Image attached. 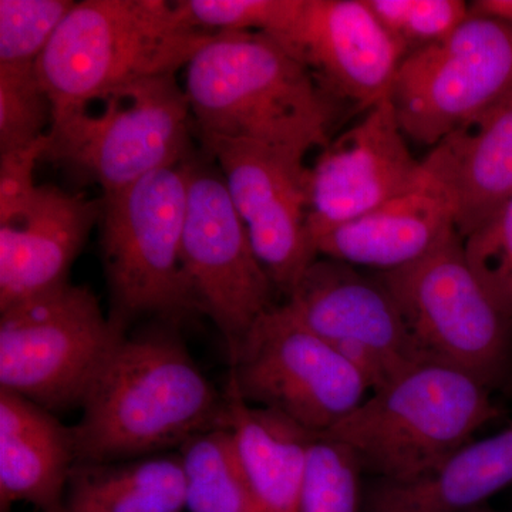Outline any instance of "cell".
<instances>
[{"label":"cell","instance_id":"cell-1","mask_svg":"<svg viewBox=\"0 0 512 512\" xmlns=\"http://www.w3.org/2000/svg\"><path fill=\"white\" fill-rule=\"evenodd\" d=\"M74 424L79 463H110L178 450L228 426V400L187 346L168 332L124 336L101 367Z\"/></svg>","mask_w":512,"mask_h":512},{"label":"cell","instance_id":"cell-2","mask_svg":"<svg viewBox=\"0 0 512 512\" xmlns=\"http://www.w3.org/2000/svg\"><path fill=\"white\" fill-rule=\"evenodd\" d=\"M184 69L183 89L200 138L305 154L329 143L338 104L274 37L211 33Z\"/></svg>","mask_w":512,"mask_h":512},{"label":"cell","instance_id":"cell-3","mask_svg":"<svg viewBox=\"0 0 512 512\" xmlns=\"http://www.w3.org/2000/svg\"><path fill=\"white\" fill-rule=\"evenodd\" d=\"M210 35L185 23L174 2H76L36 63L53 120L131 84L173 76Z\"/></svg>","mask_w":512,"mask_h":512},{"label":"cell","instance_id":"cell-4","mask_svg":"<svg viewBox=\"0 0 512 512\" xmlns=\"http://www.w3.org/2000/svg\"><path fill=\"white\" fill-rule=\"evenodd\" d=\"M493 390L440 360L414 363L328 431L382 480L426 470L476 440L500 410Z\"/></svg>","mask_w":512,"mask_h":512},{"label":"cell","instance_id":"cell-5","mask_svg":"<svg viewBox=\"0 0 512 512\" xmlns=\"http://www.w3.org/2000/svg\"><path fill=\"white\" fill-rule=\"evenodd\" d=\"M190 160L101 200V252L113 299L110 318L124 329L137 316L160 315L177 322L197 313L181 266Z\"/></svg>","mask_w":512,"mask_h":512},{"label":"cell","instance_id":"cell-6","mask_svg":"<svg viewBox=\"0 0 512 512\" xmlns=\"http://www.w3.org/2000/svg\"><path fill=\"white\" fill-rule=\"evenodd\" d=\"M126 329L70 282L0 311V389L49 412L82 407Z\"/></svg>","mask_w":512,"mask_h":512},{"label":"cell","instance_id":"cell-7","mask_svg":"<svg viewBox=\"0 0 512 512\" xmlns=\"http://www.w3.org/2000/svg\"><path fill=\"white\" fill-rule=\"evenodd\" d=\"M52 121L46 158L100 185L103 195L190 160L194 126L173 76L131 84Z\"/></svg>","mask_w":512,"mask_h":512},{"label":"cell","instance_id":"cell-8","mask_svg":"<svg viewBox=\"0 0 512 512\" xmlns=\"http://www.w3.org/2000/svg\"><path fill=\"white\" fill-rule=\"evenodd\" d=\"M375 274L393 293L424 355L491 390L510 386L512 322L474 274L458 232L419 261Z\"/></svg>","mask_w":512,"mask_h":512},{"label":"cell","instance_id":"cell-9","mask_svg":"<svg viewBox=\"0 0 512 512\" xmlns=\"http://www.w3.org/2000/svg\"><path fill=\"white\" fill-rule=\"evenodd\" d=\"M229 359L228 386L242 400L315 434L338 426L372 393L366 377L286 302L256 320Z\"/></svg>","mask_w":512,"mask_h":512},{"label":"cell","instance_id":"cell-10","mask_svg":"<svg viewBox=\"0 0 512 512\" xmlns=\"http://www.w3.org/2000/svg\"><path fill=\"white\" fill-rule=\"evenodd\" d=\"M181 266L195 312L220 330L231 357L274 308L275 286L256 258L220 168L192 156Z\"/></svg>","mask_w":512,"mask_h":512},{"label":"cell","instance_id":"cell-11","mask_svg":"<svg viewBox=\"0 0 512 512\" xmlns=\"http://www.w3.org/2000/svg\"><path fill=\"white\" fill-rule=\"evenodd\" d=\"M512 92V25L473 15L436 45L404 57L392 101L407 138L433 148Z\"/></svg>","mask_w":512,"mask_h":512},{"label":"cell","instance_id":"cell-12","mask_svg":"<svg viewBox=\"0 0 512 512\" xmlns=\"http://www.w3.org/2000/svg\"><path fill=\"white\" fill-rule=\"evenodd\" d=\"M201 143L220 168L259 264L288 298L319 256L309 229L306 154L224 138Z\"/></svg>","mask_w":512,"mask_h":512},{"label":"cell","instance_id":"cell-13","mask_svg":"<svg viewBox=\"0 0 512 512\" xmlns=\"http://www.w3.org/2000/svg\"><path fill=\"white\" fill-rule=\"evenodd\" d=\"M286 303L366 377L372 392L427 359L393 293L356 266L318 256Z\"/></svg>","mask_w":512,"mask_h":512},{"label":"cell","instance_id":"cell-14","mask_svg":"<svg viewBox=\"0 0 512 512\" xmlns=\"http://www.w3.org/2000/svg\"><path fill=\"white\" fill-rule=\"evenodd\" d=\"M406 140L392 101L386 99L322 148L309 167V229L315 248L333 229L420 183L423 161L413 156Z\"/></svg>","mask_w":512,"mask_h":512},{"label":"cell","instance_id":"cell-15","mask_svg":"<svg viewBox=\"0 0 512 512\" xmlns=\"http://www.w3.org/2000/svg\"><path fill=\"white\" fill-rule=\"evenodd\" d=\"M279 43L308 67L336 104L365 111L390 99L406 57L365 0H305Z\"/></svg>","mask_w":512,"mask_h":512},{"label":"cell","instance_id":"cell-16","mask_svg":"<svg viewBox=\"0 0 512 512\" xmlns=\"http://www.w3.org/2000/svg\"><path fill=\"white\" fill-rule=\"evenodd\" d=\"M101 210V200L37 185L0 212V311L67 284Z\"/></svg>","mask_w":512,"mask_h":512},{"label":"cell","instance_id":"cell-17","mask_svg":"<svg viewBox=\"0 0 512 512\" xmlns=\"http://www.w3.org/2000/svg\"><path fill=\"white\" fill-rule=\"evenodd\" d=\"M424 167V165H423ZM457 232L453 204L424 168L420 183L319 239V256L390 272L419 261Z\"/></svg>","mask_w":512,"mask_h":512},{"label":"cell","instance_id":"cell-18","mask_svg":"<svg viewBox=\"0 0 512 512\" xmlns=\"http://www.w3.org/2000/svg\"><path fill=\"white\" fill-rule=\"evenodd\" d=\"M423 165L446 190L466 238L512 200V92L451 131Z\"/></svg>","mask_w":512,"mask_h":512},{"label":"cell","instance_id":"cell-19","mask_svg":"<svg viewBox=\"0 0 512 512\" xmlns=\"http://www.w3.org/2000/svg\"><path fill=\"white\" fill-rule=\"evenodd\" d=\"M77 463L73 427L39 404L0 389V512L20 503L39 512H63Z\"/></svg>","mask_w":512,"mask_h":512},{"label":"cell","instance_id":"cell-20","mask_svg":"<svg viewBox=\"0 0 512 512\" xmlns=\"http://www.w3.org/2000/svg\"><path fill=\"white\" fill-rule=\"evenodd\" d=\"M512 485V424L414 476L367 488L362 512H476Z\"/></svg>","mask_w":512,"mask_h":512},{"label":"cell","instance_id":"cell-21","mask_svg":"<svg viewBox=\"0 0 512 512\" xmlns=\"http://www.w3.org/2000/svg\"><path fill=\"white\" fill-rule=\"evenodd\" d=\"M229 427L259 512H298L313 434L242 400L227 384Z\"/></svg>","mask_w":512,"mask_h":512},{"label":"cell","instance_id":"cell-22","mask_svg":"<svg viewBox=\"0 0 512 512\" xmlns=\"http://www.w3.org/2000/svg\"><path fill=\"white\" fill-rule=\"evenodd\" d=\"M180 454L163 453L110 463H77L63 512H183Z\"/></svg>","mask_w":512,"mask_h":512},{"label":"cell","instance_id":"cell-23","mask_svg":"<svg viewBox=\"0 0 512 512\" xmlns=\"http://www.w3.org/2000/svg\"><path fill=\"white\" fill-rule=\"evenodd\" d=\"M188 512H259L231 427L202 431L178 448Z\"/></svg>","mask_w":512,"mask_h":512},{"label":"cell","instance_id":"cell-24","mask_svg":"<svg viewBox=\"0 0 512 512\" xmlns=\"http://www.w3.org/2000/svg\"><path fill=\"white\" fill-rule=\"evenodd\" d=\"M355 453L329 434H313L298 512H362V474Z\"/></svg>","mask_w":512,"mask_h":512},{"label":"cell","instance_id":"cell-25","mask_svg":"<svg viewBox=\"0 0 512 512\" xmlns=\"http://www.w3.org/2000/svg\"><path fill=\"white\" fill-rule=\"evenodd\" d=\"M305 0H178V15L207 33L259 32L282 40L301 15Z\"/></svg>","mask_w":512,"mask_h":512},{"label":"cell","instance_id":"cell-26","mask_svg":"<svg viewBox=\"0 0 512 512\" xmlns=\"http://www.w3.org/2000/svg\"><path fill=\"white\" fill-rule=\"evenodd\" d=\"M52 121V101L36 66L0 64V154L39 143Z\"/></svg>","mask_w":512,"mask_h":512},{"label":"cell","instance_id":"cell-27","mask_svg":"<svg viewBox=\"0 0 512 512\" xmlns=\"http://www.w3.org/2000/svg\"><path fill=\"white\" fill-rule=\"evenodd\" d=\"M406 56L446 39L470 18L461 0H365Z\"/></svg>","mask_w":512,"mask_h":512},{"label":"cell","instance_id":"cell-28","mask_svg":"<svg viewBox=\"0 0 512 512\" xmlns=\"http://www.w3.org/2000/svg\"><path fill=\"white\" fill-rule=\"evenodd\" d=\"M76 2L0 0V64L36 66Z\"/></svg>","mask_w":512,"mask_h":512},{"label":"cell","instance_id":"cell-29","mask_svg":"<svg viewBox=\"0 0 512 512\" xmlns=\"http://www.w3.org/2000/svg\"><path fill=\"white\" fill-rule=\"evenodd\" d=\"M474 274L512 322V200L463 238Z\"/></svg>","mask_w":512,"mask_h":512},{"label":"cell","instance_id":"cell-30","mask_svg":"<svg viewBox=\"0 0 512 512\" xmlns=\"http://www.w3.org/2000/svg\"><path fill=\"white\" fill-rule=\"evenodd\" d=\"M49 148V134L39 143L0 154V212L12 210L35 190L33 173L37 161L45 157Z\"/></svg>","mask_w":512,"mask_h":512},{"label":"cell","instance_id":"cell-31","mask_svg":"<svg viewBox=\"0 0 512 512\" xmlns=\"http://www.w3.org/2000/svg\"><path fill=\"white\" fill-rule=\"evenodd\" d=\"M470 10L473 15L512 25V0H476L470 3Z\"/></svg>","mask_w":512,"mask_h":512},{"label":"cell","instance_id":"cell-32","mask_svg":"<svg viewBox=\"0 0 512 512\" xmlns=\"http://www.w3.org/2000/svg\"><path fill=\"white\" fill-rule=\"evenodd\" d=\"M476 512H512V511H484V510H478Z\"/></svg>","mask_w":512,"mask_h":512},{"label":"cell","instance_id":"cell-33","mask_svg":"<svg viewBox=\"0 0 512 512\" xmlns=\"http://www.w3.org/2000/svg\"><path fill=\"white\" fill-rule=\"evenodd\" d=\"M508 387H510V389H512V382L510 383V386H508Z\"/></svg>","mask_w":512,"mask_h":512}]
</instances>
